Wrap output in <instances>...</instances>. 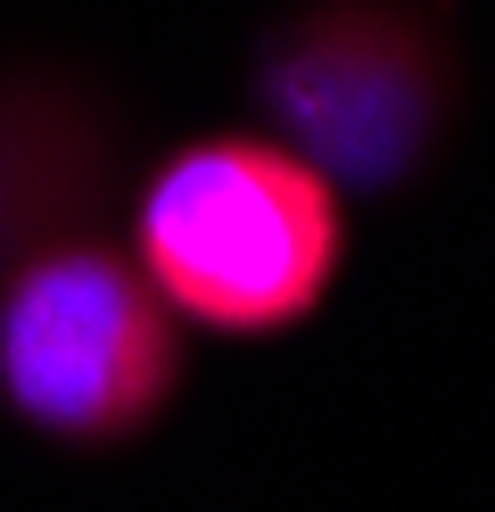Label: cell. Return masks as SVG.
I'll return each instance as SVG.
<instances>
[{
  "mask_svg": "<svg viewBox=\"0 0 495 512\" xmlns=\"http://www.w3.org/2000/svg\"><path fill=\"white\" fill-rule=\"evenodd\" d=\"M124 256L182 331L289 339L347 281V199L281 141L223 124L132 182Z\"/></svg>",
  "mask_w": 495,
  "mask_h": 512,
  "instance_id": "1",
  "label": "cell"
},
{
  "mask_svg": "<svg viewBox=\"0 0 495 512\" xmlns=\"http://www.w3.org/2000/svg\"><path fill=\"white\" fill-rule=\"evenodd\" d=\"M462 83L446 0H289L248 42L256 133L339 199H405L454 141Z\"/></svg>",
  "mask_w": 495,
  "mask_h": 512,
  "instance_id": "2",
  "label": "cell"
},
{
  "mask_svg": "<svg viewBox=\"0 0 495 512\" xmlns=\"http://www.w3.org/2000/svg\"><path fill=\"white\" fill-rule=\"evenodd\" d=\"M190 339L99 232L0 273V413L75 455H116L182 405Z\"/></svg>",
  "mask_w": 495,
  "mask_h": 512,
  "instance_id": "3",
  "label": "cell"
},
{
  "mask_svg": "<svg viewBox=\"0 0 495 512\" xmlns=\"http://www.w3.org/2000/svg\"><path fill=\"white\" fill-rule=\"evenodd\" d=\"M124 182V116L66 67H0V273L75 240Z\"/></svg>",
  "mask_w": 495,
  "mask_h": 512,
  "instance_id": "4",
  "label": "cell"
}]
</instances>
